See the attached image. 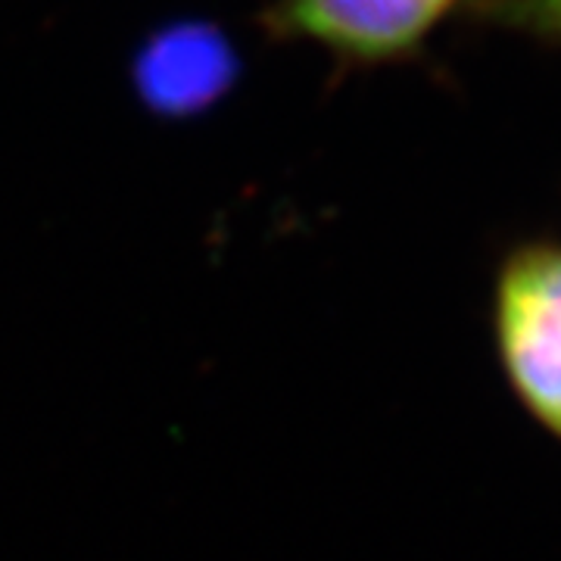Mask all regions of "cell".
I'll return each mask as SVG.
<instances>
[{"label": "cell", "mask_w": 561, "mask_h": 561, "mask_svg": "<svg viewBox=\"0 0 561 561\" xmlns=\"http://www.w3.org/2000/svg\"><path fill=\"white\" fill-rule=\"evenodd\" d=\"M490 328L502 378L534 424L561 443V243L527 241L502 256Z\"/></svg>", "instance_id": "obj_1"}, {"label": "cell", "mask_w": 561, "mask_h": 561, "mask_svg": "<svg viewBox=\"0 0 561 561\" xmlns=\"http://www.w3.org/2000/svg\"><path fill=\"white\" fill-rule=\"evenodd\" d=\"M456 0H275L268 28L353 62L409 57Z\"/></svg>", "instance_id": "obj_2"}, {"label": "cell", "mask_w": 561, "mask_h": 561, "mask_svg": "<svg viewBox=\"0 0 561 561\" xmlns=\"http://www.w3.org/2000/svg\"><path fill=\"white\" fill-rule=\"evenodd\" d=\"M234 72L238 60L225 35L201 22L172 25L153 35L135 66L140 98L169 116H187L219 101Z\"/></svg>", "instance_id": "obj_3"}, {"label": "cell", "mask_w": 561, "mask_h": 561, "mask_svg": "<svg viewBox=\"0 0 561 561\" xmlns=\"http://www.w3.org/2000/svg\"><path fill=\"white\" fill-rule=\"evenodd\" d=\"M502 28H518L524 35L561 47V0H478L471 13Z\"/></svg>", "instance_id": "obj_4"}]
</instances>
